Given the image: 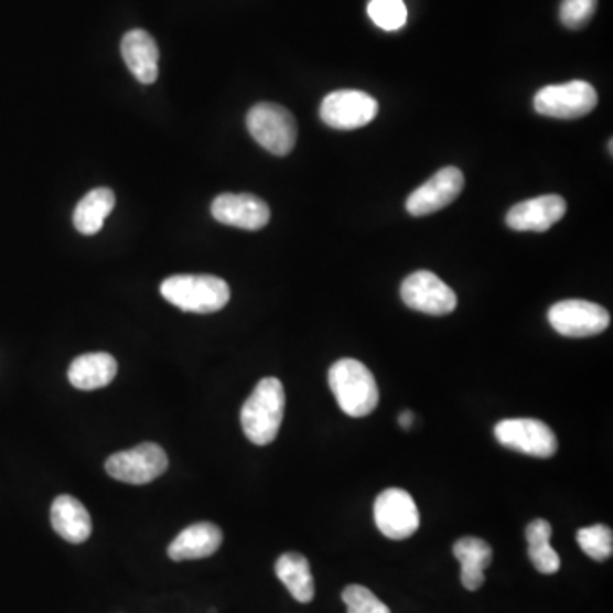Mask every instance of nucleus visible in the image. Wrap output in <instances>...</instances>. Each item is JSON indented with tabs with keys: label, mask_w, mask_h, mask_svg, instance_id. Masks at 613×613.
<instances>
[{
	"label": "nucleus",
	"mask_w": 613,
	"mask_h": 613,
	"mask_svg": "<svg viewBox=\"0 0 613 613\" xmlns=\"http://www.w3.org/2000/svg\"><path fill=\"white\" fill-rule=\"evenodd\" d=\"M284 402L283 384L278 378L268 377L258 381L240 411V424L249 442L259 447L275 442L283 421Z\"/></svg>",
	"instance_id": "f257e3e1"
},
{
	"label": "nucleus",
	"mask_w": 613,
	"mask_h": 613,
	"mask_svg": "<svg viewBox=\"0 0 613 613\" xmlns=\"http://www.w3.org/2000/svg\"><path fill=\"white\" fill-rule=\"evenodd\" d=\"M330 387L344 415L363 418L378 406V386L367 365L343 358L330 368Z\"/></svg>",
	"instance_id": "f03ea898"
},
{
	"label": "nucleus",
	"mask_w": 613,
	"mask_h": 613,
	"mask_svg": "<svg viewBox=\"0 0 613 613\" xmlns=\"http://www.w3.org/2000/svg\"><path fill=\"white\" fill-rule=\"evenodd\" d=\"M161 295L181 311L214 314L227 305L230 289L214 275H174L162 281Z\"/></svg>",
	"instance_id": "7ed1b4c3"
},
{
	"label": "nucleus",
	"mask_w": 613,
	"mask_h": 613,
	"mask_svg": "<svg viewBox=\"0 0 613 613\" xmlns=\"http://www.w3.org/2000/svg\"><path fill=\"white\" fill-rule=\"evenodd\" d=\"M247 130L268 152L284 158L297 143V121L292 112L275 103H259L247 112Z\"/></svg>",
	"instance_id": "20e7f679"
},
{
	"label": "nucleus",
	"mask_w": 613,
	"mask_h": 613,
	"mask_svg": "<svg viewBox=\"0 0 613 613\" xmlns=\"http://www.w3.org/2000/svg\"><path fill=\"white\" fill-rule=\"evenodd\" d=\"M599 105L595 87L587 80L547 86L535 94V111L558 120H578L587 117Z\"/></svg>",
	"instance_id": "39448f33"
},
{
	"label": "nucleus",
	"mask_w": 613,
	"mask_h": 613,
	"mask_svg": "<svg viewBox=\"0 0 613 613\" xmlns=\"http://www.w3.org/2000/svg\"><path fill=\"white\" fill-rule=\"evenodd\" d=\"M105 467L109 477L117 478L120 483L142 486L152 483L168 471L169 459L161 445L149 442L112 453L106 460Z\"/></svg>",
	"instance_id": "423d86ee"
},
{
	"label": "nucleus",
	"mask_w": 613,
	"mask_h": 613,
	"mask_svg": "<svg viewBox=\"0 0 613 613\" xmlns=\"http://www.w3.org/2000/svg\"><path fill=\"white\" fill-rule=\"evenodd\" d=\"M494 437L506 449L539 459H550L559 449L556 433L540 419H503L494 427Z\"/></svg>",
	"instance_id": "0eeeda50"
},
{
	"label": "nucleus",
	"mask_w": 613,
	"mask_h": 613,
	"mask_svg": "<svg viewBox=\"0 0 613 613\" xmlns=\"http://www.w3.org/2000/svg\"><path fill=\"white\" fill-rule=\"evenodd\" d=\"M319 115L321 120L334 130H356L375 120L378 103L363 90H334L325 96Z\"/></svg>",
	"instance_id": "6e6552de"
},
{
	"label": "nucleus",
	"mask_w": 613,
	"mask_h": 613,
	"mask_svg": "<svg viewBox=\"0 0 613 613\" xmlns=\"http://www.w3.org/2000/svg\"><path fill=\"white\" fill-rule=\"evenodd\" d=\"M375 525L387 539L405 540L419 528V509L408 491H381L374 505Z\"/></svg>",
	"instance_id": "1a4fd4ad"
},
{
	"label": "nucleus",
	"mask_w": 613,
	"mask_h": 613,
	"mask_svg": "<svg viewBox=\"0 0 613 613\" xmlns=\"http://www.w3.org/2000/svg\"><path fill=\"white\" fill-rule=\"evenodd\" d=\"M549 322L561 336L590 337L606 331L610 314L599 303L578 299L562 300L550 306Z\"/></svg>",
	"instance_id": "9d476101"
},
{
	"label": "nucleus",
	"mask_w": 613,
	"mask_h": 613,
	"mask_svg": "<svg viewBox=\"0 0 613 613\" xmlns=\"http://www.w3.org/2000/svg\"><path fill=\"white\" fill-rule=\"evenodd\" d=\"M402 302L428 315H449L456 309L455 292L431 271H416L400 284Z\"/></svg>",
	"instance_id": "9b49d317"
},
{
	"label": "nucleus",
	"mask_w": 613,
	"mask_h": 613,
	"mask_svg": "<svg viewBox=\"0 0 613 613\" xmlns=\"http://www.w3.org/2000/svg\"><path fill=\"white\" fill-rule=\"evenodd\" d=\"M464 172L459 168L440 169L423 186L412 191L406 202V209L412 217H424L449 206L464 190Z\"/></svg>",
	"instance_id": "f8f14e48"
},
{
	"label": "nucleus",
	"mask_w": 613,
	"mask_h": 613,
	"mask_svg": "<svg viewBox=\"0 0 613 613\" xmlns=\"http://www.w3.org/2000/svg\"><path fill=\"white\" fill-rule=\"evenodd\" d=\"M215 221L244 230H259L271 218L270 206L249 193H224L212 203Z\"/></svg>",
	"instance_id": "ddd939ff"
},
{
	"label": "nucleus",
	"mask_w": 613,
	"mask_h": 613,
	"mask_svg": "<svg viewBox=\"0 0 613 613\" xmlns=\"http://www.w3.org/2000/svg\"><path fill=\"white\" fill-rule=\"evenodd\" d=\"M566 212L568 203L562 196H537L516 203L506 215V224L516 233H546L564 217Z\"/></svg>",
	"instance_id": "4468645a"
},
{
	"label": "nucleus",
	"mask_w": 613,
	"mask_h": 613,
	"mask_svg": "<svg viewBox=\"0 0 613 613\" xmlns=\"http://www.w3.org/2000/svg\"><path fill=\"white\" fill-rule=\"evenodd\" d=\"M224 542L221 528L209 521L190 525L180 531L176 539L168 547V556L172 561H191L214 556Z\"/></svg>",
	"instance_id": "2eb2a0df"
},
{
	"label": "nucleus",
	"mask_w": 613,
	"mask_h": 613,
	"mask_svg": "<svg viewBox=\"0 0 613 613\" xmlns=\"http://www.w3.org/2000/svg\"><path fill=\"white\" fill-rule=\"evenodd\" d=\"M121 56L139 83L153 84L158 80V43L147 31H128L121 40Z\"/></svg>",
	"instance_id": "dca6fc26"
},
{
	"label": "nucleus",
	"mask_w": 613,
	"mask_h": 613,
	"mask_svg": "<svg viewBox=\"0 0 613 613\" xmlns=\"http://www.w3.org/2000/svg\"><path fill=\"white\" fill-rule=\"evenodd\" d=\"M50 520H52L53 530L71 544L86 542L93 531L89 512L77 497L71 496V494L55 497L52 509H50Z\"/></svg>",
	"instance_id": "f3484780"
},
{
	"label": "nucleus",
	"mask_w": 613,
	"mask_h": 613,
	"mask_svg": "<svg viewBox=\"0 0 613 613\" xmlns=\"http://www.w3.org/2000/svg\"><path fill=\"white\" fill-rule=\"evenodd\" d=\"M118 363L109 353H86L68 367V380L79 390H96L109 386L117 377Z\"/></svg>",
	"instance_id": "a211bd4d"
},
{
	"label": "nucleus",
	"mask_w": 613,
	"mask_h": 613,
	"mask_svg": "<svg viewBox=\"0 0 613 613\" xmlns=\"http://www.w3.org/2000/svg\"><path fill=\"white\" fill-rule=\"evenodd\" d=\"M453 556L459 559L462 571L460 580L465 590L477 591L483 587L486 577L484 571L493 562V549L486 540L477 537H464L453 544Z\"/></svg>",
	"instance_id": "6ab92c4d"
},
{
	"label": "nucleus",
	"mask_w": 613,
	"mask_h": 613,
	"mask_svg": "<svg viewBox=\"0 0 613 613\" xmlns=\"http://www.w3.org/2000/svg\"><path fill=\"white\" fill-rule=\"evenodd\" d=\"M278 580L287 587L290 595L299 603H311L315 596L314 577L311 564L299 552H287L280 556L275 564Z\"/></svg>",
	"instance_id": "aec40b11"
},
{
	"label": "nucleus",
	"mask_w": 613,
	"mask_h": 613,
	"mask_svg": "<svg viewBox=\"0 0 613 613\" xmlns=\"http://www.w3.org/2000/svg\"><path fill=\"white\" fill-rule=\"evenodd\" d=\"M117 205V196L109 187L90 190L74 209V225L84 236H94L101 230L106 218Z\"/></svg>",
	"instance_id": "412c9836"
},
{
	"label": "nucleus",
	"mask_w": 613,
	"mask_h": 613,
	"mask_svg": "<svg viewBox=\"0 0 613 613\" xmlns=\"http://www.w3.org/2000/svg\"><path fill=\"white\" fill-rule=\"evenodd\" d=\"M552 525L537 518L527 527L528 558L542 574H556L561 569V558L550 546Z\"/></svg>",
	"instance_id": "4be33fe9"
},
{
	"label": "nucleus",
	"mask_w": 613,
	"mask_h": 613,
	"mask_svg": "<svg viewBox=\"0 0 613 613\" xmlns=\"http://www.w3.org/2000/svg\"><path fill=\"white\" fill-rule=\"evenodd\" d=\"M577 540L588 558L599 562L612 558L613 534L612 528L606 525H591V527L581 528L578 530Z\"/></svg>",
	"instance_id": "5701e85b"
},
{
	"label": "nucleus",
	"mask_w": 613,
	"mask_h": 613,
	"mask_svg": "<svg viewBox=\"0 0 613 613\" xmlns=\"http://www.w3.org/2000/svg\"><path fill=\"white\" fill-rule=\"evenodd\" d=\"M368 15L381 30L397 31L408 21V9L405 0H370Z\"/></svg>",
	"instance_id": "b1692460"
},
{
	"label": "nucleus",
	"mask_w": 613,
	"mask_h": 613,
	"mask_svg": "<svg viewBox=\"0 0 613 613\" xmlns=\"http://www.w3.org/2000/svg\"><path fill=\"white\" fill-rule=\"evenodd\" d=\"M343 602L348 613H390L389 606L362 584H349L344 588Z\"/></svg>",
	"instance_id": "393cba45"
},
{
	"label": "nucleus",
	"mask_w": 613,
	"mask_h": 613,
	"mask_svg": "<svg viewBox=\"0 0 613 613\" xmlns=\"http://www.w3.org/2000/svg\"><path fill=\"white\" fill-rule=\"evenodd\" d=\"M596 0H562L559 15L569 30H581L595 15Z\"/></svg>",
	"instance_id": "a878e982"
},
{
	"label": "nucleus",
	"mask_w": 613,
	"mask_h": 613,
	"mask_svg": "<svg viewBox=\"0 0 613 613\" xmlns=\"http://www.w3.org/2000/svg\"><path fill=\"white\" fill-rule=\"evenodd\" d=\"M415 423V415L411 411H402L399 415V424L400 428H405V430H409Z\"/></svg>",
	"instance_id": "bb28decb"
}]
</instances>
